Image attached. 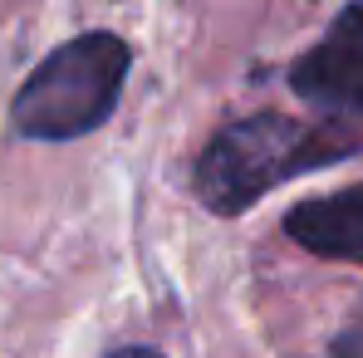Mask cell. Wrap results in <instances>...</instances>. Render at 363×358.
I'll return each mask as SVG.
<instances>
[{
	"instance_id": "cell-1",
	"label": "cell",
	"mask_w": 363,
	"mask_h": 358,
	"mask_svg": "<svg viewBox=\"0 0 363 358\" xmlns=\"http://www.w3.org/2000/svg\"><path fill=\"white\" fill-rule=\"evenodd\" d=\"M363 147L359 133L339 128V123H300L285 113H250V118L221 128L206 152L196 157V196L221 211L236 216L245 206H255L265 191H275L280 181H295L314 167L344 162Z\"/></svg>"
},
{
	"instance_id": "cell-2",
	"label": "cell",
	"mask_w": 363,
	"mask_h": 358,
	"mask_svg": "<svg viewBox=\"0 0 363 358\" xmlns=\"http://www.w3.org/2000/svg\"><path fill=\"white\" fill-rule=\"evenodd\" d=\"M128 69H133V50L118 35L108 30L79 35L20 84L10 104V123L25 138H45V142L84 138L113 118Z\"/></svg>"
},
{
	"instance_id": "cell-3",
	"label": "cell",
	"mask_w": 363,
	"mask_h": 358,
	"mask_svg": "<svg viewBox=\"0 0 363 358\" xmlns=\"http://www.w3.org/2000/svg\"><path fill=\"white\" fill-rule=\"evenodd\" d=\"M290 84L300 99L329 113L363 118V0L344 5L339 20L295 60Z\"/></svg>"
},
{
	"instance_id": "cell-4",
	"label": "cell",
	"mask_w": 363,
	"mask_h": 358,
	"mask_svg": "<svg viewBox=\"0 0 363 358\" xmlns=\"http://www.w3.org/2000/svg\"><path fill=\"white\" fill-rule=\"evenodd\" d=\"M285 236L304 245L309 255L363 265V181L300 201L285 216Z\"/></svg>"
},
{
	"instance_id": "cell-5",
	"label": "cell",
	"mask_w": 363,
	"mask_h": 358,
	"mask_svg": "<svg viewBox=\"0 0 363 358\" xmlns=\"http://www.w3.org/2000/svg\"><path fill=\"white\" fill-rule=\"evenodd\" d=\"M334 358H363V319L339 339V349H334Z\"/></svg>"
},
{
	"instance_id": "cell-6",
	"label": "cell",
	"mask_w": 363,
	"mask_h": 358,
	"mask_svg": "<svg viewBox=\"0 0 363 358\" xmlns=\"http://www.w3.org/2000/svg\"><path fill=\"white\" fill-rule=\"evenodd\" d=\"M113 358H162L157 349H143V344H133V349H118Z\"/></svg>"
}]
</instances>
